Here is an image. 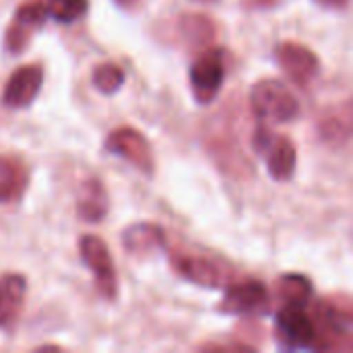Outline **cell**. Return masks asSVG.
<instances>
[{
	"mask_svg": "<svg viewBox=\"0 0 353 353\" xmlns=\"http://www.w3.org/2000/svg\"><path fill=\"white\" fill-rule=\"evenodd\" d=\"M312 321L319 335L316 352H339L352 350L353 312L347 296H331L319 300L312 308Z\"/></svg>",
	"mask_w": 353,
	"mask_h": 353,
	"instance_id": "6da1fadb",
	"label": "cell"
},
{
	"mask_svg": "<svg viewBox=\"0 0 353 353\" xmlns=\"http://www.w3.org/2000/svg\"><path fill=\"white\" fill-rule=\"evenodd\" d=\"M250 108L263 122L288 124L300 116V101L279 79H261L250 89Z\"/></svg>",
	"mask_w": 353,
	"mask_h": 353,
	"instance_id": "7a4b0ae2",
	"label": "cell"
},
{
	"mask_svg": "<svg viewBox=\"0 0 353 353\" xmlns=\"http://www.w3.org/2000/svg\"><path fill=\"white\" fill-rule=\"evenodd\" d=\"M170 263L182 279H186L199 288L221 290L234 279L232 267L225 261L215 259L211 254L188 252V250H172Z\"/></svg>",
	"mask_w": 353,
	"mask_h": 353,
	"instance_id": "3957f363",
	"label": "cell"
},
{
	"mask_svg": "<svg viewBox=\"0 0 353 353\" xmlns=\"http://www.w3.org/2000/svg\"><path fill=\"white\" fill-rule=\"evenodd\" d=\"M252 149L265 159L269 176L277 182L294 178L298 153L296 145L285 134H275L267 126H259L252 134Z\"/></svg>",
	"mask_w": 353,
	"mask_h": 353,
	"instance_id": "277c9868",
	"label": "cell"
},
{
	"mask_svg": "<svg viewBox=\"0 0 353 353\" xmlns=\"http://www.w3.org/2000/svg\"><path fill=\"white\" fill-rule=\"evenodd\" d=\"M225 50L217 46H207L205 52L192 62L188 79L192 97L201 105H209L221 91L225 83Z\"/></svg>",
	"mask_w": 353,
	"mask_h": 353,
	"instance_id": "5b68a950",
	"label": "cell"
},
{
	"mask_svg": "<svg viewBox=\"0 0 353 353\" xmlns=\"http://www.w3.org/2000/svg\"><path fill=\"white\" fill-rule=\"evenodd\" d=\"M221 314L230 316H261L271 312V296L263 281L259 279H240L225 285V294L217 306Z\"/></svg>",
	"mask_w": 353,
	"mask_h": 353,
	"instance_id": "8992f818",
	"label": "cell"
},
{
	"mask_svg": "<svg viewBox=\"0 0 353 353\" xmlns=\"http://www.w3.org/2000/svg\"><path fill=\"white\" fill-rule=\"evenodd\" d=\"M275 339L281 350H319V335L310 314L304 308L281 306L275 314Z\"/></svg>",
	"mask_w": 353,
	"mask_h": 353,
	"instance_id": "52a82bcc",
	"label": "cell"
},
{
	"mask_svg": "<svg viewBox=\"0 0 353 353\" xmlns=\"http://www.w3.org/2000/svg\"><path fill=\"white\" fill-rule=\"evenodd\" d=\"M79 252H81L83 265L93 273V279L101 298L114 302L118 298V275H116V265L105 242L93 234H87L79 242Z\"/></svg>",
	"mask_w": 353,
	"mask_h": 353,
	"instance_id": "ba28073f",
	"label": "cell"
},
{
	"mask_svg": "<svg viewBox=\"0 0 353 353\" xmlns=\"http://www.w3.org/2000/svg\"><path fill=\"white\" fill-rule=\"evenodd\" d=\"M103 149L116 157H122L124 161H128L134 170H139L145 176H151L155 170V155H153V147L147 141V137L132 128V126H120L114 128L105 141H103Z\"/></svg>",
	"mask_w": 353,
	"mask_h": 353,
	"instance_id": "9c48e42d",
	"label": "cell"
},
{
	"mask_svg": "<svg viewBox=\"0 0 353 353\" xmlns=\"http://www.w3.org/2000/svg\"><path fill=\"white\" fill-rule=\"evenodd\" d=\"M46 21H48V8L41 2L21 4L12 14L10 25L4 31V50L12 56L23 54L29 48L33 35L39 29H43Z\"/></svg>",
	"mask_w": 353,
	"mask_h": 353,
	"instance_id": "30bf717a",
	"label": "cell"
},
{
	"mask_svg": "<svg viewBox=\"0 0 353 353\" xmlns=\"http://www.w3.org/2000/svg\"><path fill=\"white\" fill-rule=\"evenodd\" d=\"M275 58H277L281 70L290 77V81L302 89L308 87L321 72L319 56L310 48H306L298 41L279 43L275 50Z\"/></svg>",
	"mask_w": 353,
	"mask_h": 353,
	"instance_id": "8fae6325",
	"label": "cell"
},
{
	"mask_svg": "<svg viewBox=\"0 0 353 353\" xmlns=\"http://www.w3.org/2000/svg\"><path fill=\"white\" fill-rule=\"evenodd\" d=\"M41 85L43 68L39 64H23L8 77L0 101L8 110H25L37 99Z\"/></svg>",
	"mask_w": 353,
	"mask_h": 353,
	"instance_id": "7c38bea8",
	"label": "cell"
},
{
	"mask_svg": "<svg viewBox=\"0 0 353 353\" xmlns=\"http://www.w3.org/2000/svg\"><path fill=\"white\" fill-rule=\"evenodd\" d=\"M27 296V279L19 273L0 275V331H12Z\"/></svg>",
	"mask_w": 353,
	"mask_h": 353,
	"instance_id": "4fadbf2b",
	"label": "cell"
},
{
	"mask_svg": "<svg viewBox=\"0 0 353 353\" xmlns=\"http://www.w3.org/2000/svg\"><path fill=\"white\" fill-rule=\"evenodd\" d=\"M29 184V170L23 159L0 155V205L19 203Z\"/></svg>",
	"mask_w": 353,
	"mask_h": 353,
	"instance_id": "5bb4252c",
	"label": "cell"
},
{
	"mask_svg": "<svg viewBox=\"0 0 353 353\" xmlns=\"http://www.w3.org/2000/svg\"><path fill=\"white\" fill-rule=\"evenodd\" d=\"M77 215L85 223H99L108 215V192L99 178L83 182L77 196Z\"/></svg>",
	"mask_w": 353,
	"mask_h": 353,
	"instance_id": "9a60e30c",
	"label": "cell"
},
{
	"mask_svg": "<svg viewBox=\"0 0 353 353\" xmlns=\"http://www.w3.org/2000/svg\"><path fill=\"white\" fill-rule=\"evenodd\" d=\"M122 244L132 254H147L165 246V232L155 223H134L124 230Z\"/></svg>",
	"mask_w": 353,
	"mask_h": 353,
	"instance_id": "2e32d148",
	"label": "cell"
},
{
	"mask_svg": "<svg viewBox=\"0 0 353 353\" xmlns=\"http://www.w3.org/2000/svg\"><path fill=\"white\" fill-rule=\"evenodd\" d=\"M275 294L281 306H294V308H306L312 300L314 288L312 281L306 275L300 273H285L275 283Z\"/></svg>",
	"mask_w": 353,
	"mask_h": 353,
	"instance_id": "e0dca14e",
	"label": "cell"
},
{
	"mask_svg": "<svg viewBox=\"0 0 353 353\" xmlns=\"http://www.w3.org/2000/svg\"><path fill=\"white\" fill-rule=\"evenodd\" d=\"M180 33L182 37L194 46V48H207L211 46L213 37H215V25L209 17L201 14V12H186L180 17L178 21Z\"/></svg>",
	"mask_w": 353,
	"mask_h": 353,
	"instance_id": "ac0fdd59",
	"label": "cell"
},
{
	"mask_svg": "<svg viewBox=\"0 0 353 353\" xmlns=\"http://www.w3.org/2000/svg\"><path fill=\"white\" fill-rule=\"evenodd\" d=\"M319 134L323 137L325 143L331 145H345L350 141L352 134V110L350 103L343 105V114H333V116H325L323 120H319Z\"/></svg>",
	"mask_w": 353,
	"mask_h": 353,
	"instance_id": "d6986e66",
	"label": "cell"
},
{
	"mask_svg": "<svg viewBox=\"0 0 353 353\" xmlns=\"http://www.w3.org/2000/svg\"><path fill=\"white\" fill-rule=\"evenodd\" d=\"M93 87L103 95H114L124 85V70L116 62H101L91 72Z\"/></svg>",
	"mask_w": 353,
	"mask_h": 353,
	"instance_id": "ffe728a7",
	"label": "cell"
},
{
	"mask_svg": "<svg viewBox=\"0 0 353 353\" xmlns=\"http://www.w3.org/2000/svg\"><path fill=\"white\" fill-rule=\"evenodd\" d=\"M46 8H48V17H52L62 25H68L85 17L89 8V0H50Z\"/></svg>",
	"mask_w": 353,
	"mask_h": 353,
	"instance_id": "44dd1931",
	"label": "cell"
},
{
	"mask_svg": "<svg viewBox=\"0 0 353 353\" xmlns=\"http://www.w3.org/2000/svg\"><path fill=\"white\" fill-rule=\"evenodd\" d=\"M203 352H252L250 345H242V343H236V345H221V343H209V345H201Z\"/></svg>",
	"mask_w": 353,
	"mask_h": 353,
	"instance_id": "7402d4cb",
	"label": "cell"
},
{
	"mask_svg": "<svg viewBox=\"0 0 353 353\" xmlns=\"http://www.w3.org/2000/svg\"><path fill=\"white\" fill-rule=\"evenodd\" d=\"M323 8H333V10H345L350 6V0H314Z\"/></svg>",
	"mask_w": 353,
	"mask_h": 353,
	"instance_id": "603a6c76",
	"label": "cell"
},
{
	"mask_svg": "<svg viewBox=\"0 0 353 353\" xmlns=\"http://www.w3.org/2000/svg\"><path fill=\"white\" fill-rule=\"evenodd\" d=\"M196 2H215V0H196Z\"/></svg>",
	"mask_w": 353,
	"mask_h": 353,
	"instance_id": "cb8c5ba5",
	"label": "cell"
}]
</instances>
